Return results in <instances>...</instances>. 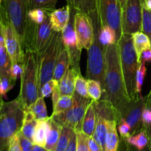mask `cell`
<instances>
[{"mask_svg": "<svg viewBox=\"0 0 151 151\" xmlns=\"http://www.w3.org/2000/svg\"><path fill=\"white\" fill-rule=\"evenodd\" d=\"M103 94V100L110 104L119 114V111L131 101L125 88L117 43L106 46L105 50Z\"/></svg>", "mask_w": 151, "mask_h": 151, "instance_id": "1", "label": "cell"}, {"mask_svg": "<svg viewBox=\"0 0 151 151\" xmlns=\"http://www.w3.org/2000/svg\"><path fill=\"white\" fill-rule=\"evenodd\" d=\"M21 75L19 99L24 110H28L39 97V61L37 52L25 51Z\"/></svg>", "mask_w": 151, "mask_h": 151, "instance_id": "2", "label": "cell"}, {"mask_svg": "<svg viewBox=\"0 0 151 151\" xmlns=\"http://www.w3.org/2000/svg\"><path fill=\"white\" fill-rule=\"evenodd\" d=\"M117 44L119 45L121 67L128 98L131 101L142 98L139 97L137 91L136 78L139 63L133 44L132 34L122 32Z\"/></svg>", "mask_w": 151, "mask_h": 151, "instance_id": "3", "label": "cell"}, {"mask_svg": "<svg viewBox=\"0 0 151 151\" xmlns=\"http://www.w3.org/2000/svg\"><path fill=\"white\" fill-rule=\"evenodd\" d=\"M24 109L19 97L0 104V151L8 148L12 139L21 131Z\"/></svg>", "mask_w": 151, "mask_h": 151, "instance_id": "4", "label": "cell"}, {"mask_svg": "<svg viewBox=\"0 0 151 151\" xmlns=\"http://www.w3.org/2000/svg\"><path fill=\"white\" fill-rule=\"evenodd\" d=\"M88 15H89L92 21L93 27H94V38L91 47L88 50L86 78L87 79L98 81L101 83L102 87H103L105 50L106 47L103 45L100 40L101 24H100L98 11L97 10Z\"/></svg>", "mask_w": 151, "mask_h": 151, "instance_id": "5", "label": "cell"}, {"mask_svg": "<svg viewBox=\"0 0 151 151\" xmlns=\"http://www.w3.org/2000/svg\"><path fill=\"white\" fill-rule=\"evenodd\" d=\"M62 32L53 31L52 36L45 51L38 55L39 61V89L47 81L53 78L58 58L63 49Z\"/></svg>", "mask_w": 151, "mask_h": 151, "instance_id": "6", "label": "cell"}, {"mask_svg": "<svg viewBox=\"0 0 151 151\" xmlns=\"http://www.w3.org/2000/svg\"><path fill=\"white\" fill-rule=\"evenodd\" d=\"M73 106L65 111L52 114V119L62 127L66 126L73 129L75 132L81 131L82 122L87 107L91 99L81 97L77 93L73 94Z\"/></svg>", "mask_w": 151, "mask_h": 151, "instance_id": "7", "label": "cell"}, {"mask_svg": "<svg viewBox=\"0 0 151 151\" xmlns=\"http://www.w3.org/2000/svg\"><path fill=\"white\" fill-rule=\"evenodd\" d=\"M8 22L16 31L23 48L27 20L28 0H2Z\"/></svg>", "mask_w": 151, "mask_h": 151, "instance_id": "8", "label": "cell"}, {"mask_svg": "<svg viewBox=\"0 0 151 151\" xmlns=\"http://www.w3.org/2000/svg\"><path fill=\"white\" fill-rule=\"evenodd\" d=\"M97 4L101 27L109 26L111 28L118 42L122 35V11L119 0H97Z\"/></svg>", "mask_w": 151, "mask_h": 151, "instance_id": "9", "label": "cell"}, {"mask_svg": "<svg viewBox=\"0 0 151 151\" xmlns=\"http://www.w3.org/2000/svg\"><path fill=\"white\" fill-rule=\"evenodd\" d=\"M76 10L71 8L70 18L68 24L62 31V41L63 47L69 53L71 60V67L75 69L78 74H81L80 60H81V51L79 48L76 33L74 25V18Z\"/></svg>", "mask_w": 151, "mask_h": 151, "instance_id": "10", "label": "cell"}, {"mask_svg": "<svg viewBox=\"0 0 151 151\" xmlns=\"http://www.w3.org/2000/svg\"><path fill=\"white\" fill-rule=\"evenodd\" d=\"M142 1L127 0L122 12V28L123 33L133 34L142 31Z\"/></svg>", "mask_w": 151, "mask_h": 151, "instance_id": "11", "label": "cell"}, {"mask_svg": "<svg viewBox=\"0 0 151 151\" xmlns=\"http://www.w3.org/2000/svg\"><path fill=\"white\" fill-rule=\"evenodd\" d=\"M74 25L79 48L88 50L94 38V27L89 15L83 12H75Z\"/></svg>", "mask_w": 151, "mask_h": 151, "instance_id": "12", "label": "cell"}, {"mask_svg": "<svg viewBox=\"0 0 151 151\" xmlns=\"http://www.w3.org/2000/svg\"><path fill=\"white\" fill-rule=\"evenodd\" d=\"M146 106L145 99L140 98L137 100L130 101L119 111L121 120H124L131 128V135L142 130V112Z\"/></svg>", "mask_w": 151, "mask_h": 151, "instance_id": "13", "label": "cell"}, {"mask_svg": "<svg viewBox=\"0 0 151 151\" xmlns=\"http://www.w3.org/2000/svg\"><path fill=\"white\" fill-rule=\"evenodd\" d=\"M4 46L11 60V64L23 63L24 51L19 36L8 20L6 21L4 24Z\"/></svg>", "mask_w": 151, "mask_h": 151, "instance_id": "14", "label": "cell"}, {"mask_svg": "<svg viewBox=\"0 0 151 151\" xmlns=\"http://www.w3.org/2000/svg\"><path fill=\"white\" fill-rule=\"evenodd\" d=\"M53 29L50 23V14L41 24H37L34 38V52L41 55L51 41Z\"/></svg>", "mask_w": 151, "mask_h": 151, "instance_id": "15", "label": "cell"}, {"mask_svg": "<svg viewBox=\"0 0 151 151\" xmlns=\"http://www.w3.org/2000/svg\"><path fill=\"white\" fill-rule=\"evenodd\" d=\"M71 7L69 4L55 9L50 13V23L52 28L56 32H62L68 24L70 18Z\"/></svg>", "mask_w": 151, "mask_h": 151, "instance_id": "16", "label": "cell"}, {"mask_svg": "<svg viewBox=\"0 0 151 151\" xmlns=\"http://www.w3.org/2000/svg\"><path fill=\"white\" fill-rule=\"evenodd\" d=\"M95 111L97 123H96L95 130H94L92 137L97 141V142L101 146L103 151H105L106 150V137H107L108 134V120L109 119L101 112L96 110V109Z\"/></svg>", "mask_w": 151, "mask_h": 151, "instance_id": "17", "label": "cell"}, {"mask_svg": "<svg viewBox=\"0 0 151 151\" xmlns=\"http://www.w3.org/2000/svg\"><path fill=\"white\" fill-rule=\"evenodd\" d=\"M77 74L76 71L71 67L63 75L58 83L60 96L73 95L75 93V80Z\"/></svg>", "mask_w": 151, "mask_h": 151, "instance_id": "18", "label": "cell"}, {"mask_svg": "<svg viewBox=\"0 0 151 151\" xmlns=\"http://www.w3.org/2000/svg\"><path fill=\"white\" fill-rule=\"evenodd\" d=\"M97 117H96V111L94 109V103L91 100V103L87 107L82 122L81 131L88 137H92L95 130Z\"/></svg>", "mask_w": 151, "mask_h": 151, "instance_id": "19", "label": "cell"}, {"mask_svg": "<svg viewBox=\"0 0 151 151\" xmlns=\"http://www.w3.org/2000/svg\"><path fill=\"white\" fill-rule=\"evenodd\" d=\"M70 66L71 60L69 53L66 48L63 47L60 51L58 58L57 62H56L54 74H53V79L56 80L59 82L63 75L66 72V71L70 68Z\"/></svg>", "mask_w": 151, "mask_h": 151, "instance_id": "20", "label": "cell"}, {"mask_svg": "<svg viewBox=\"0 0 151 151\" xmlns=\"http://www.w3.org/2000/svg\"><path fill=\"white\" fill-rule=\"evenodd\" d=\"M38 120H37L35 115L30 110H24L23 124H22L21 133L28 139L32 142L34 134L38 125Z\"/></svg>", "mask_w": 151, "mask_h": 151, "instance_id": "21", "label": "cell"}, {"mask_svg": "<svg viewBox=\"0 0 151 151\" xmlns=\"http://www.w3.org/2000/svg\"><path fill=\"white\" fill-rule=\"evenodd\" d=\"M133 44L137 53L139 63L141 62V56L143 52L148 49H151V42L149 37L142 31L134 32L132 34Z\"/></svg>", "mask_w": 151, "mask_h": 151, "instance_id": "22", "label": "cell"}, {"mask_svg": "<svg viewBox=\"0 0 151 151\" xmlns=\"http://www.w3.org/2000/svg\"><path fill=\"white\" fill-rule=\"evenodd\" d=\"M117 122L115 120H108V134L105 151H117L119 144L117 133Z\"/></svg>", "mask_w": 151, "mask_h": 151, "instance_id": "23", "label": "cell"}, {"mask_svg": "<svg viewBox=\"0 0 151 151\" xmlns=\"http://www.w3.org/2000/svg\"><path fill=\"white\" fill-rule=\"evenodd\" d=\"M50 119L51 118L50 116L43 120H38L32 139L33 144L45 147L47 134L50 128Z\"/></svg>", "mask_w": 151, "mask_h": 151, "instance_id": "24", "label": "cell"}, {"mask_svg": "<svg viewBox=\"0 0 151 151\" xmlns=\"http://www.w3.org/2000/svg\"><path fill=\"white\" fill-rule=\"evenodd\" d=\"M50 128L46 140L45 148L49 151H55L61 133L62 126L53 120L50 116Z\"/></svg>", "mask_w": 151, "mask_h": 151, "instance_id": "25", "label": "cell"}, {"mask_svg": "<svg viewBox=\"0 0 151 151\" xmlns=\"http://www.w3.org/2000/svg\"><path fill=\"white\" fill-rule=\"evenodd\" d=\"M67 4L71 8L77 11L83 12L86 14L97 10V0H67Z\"/></svg>", "mask_w": 151, "mask_h": 151, "instance_id": "26", "label": "cell"}, {"mask_svg": "<svg viewBox=\"0 0 151 151\" xmlns=\"http://www.w3.org/2000/svg\"><path fill=\"white\" fill-rule=\"evenodd\" d=\"M125 141L129 145L136 147L138 150H142L148 145V137L144 128L137 134L125 139Z\"/></svg>", "mask_w": 151, "mask_h": 151, "instance_id": "27", "label": "cell"}, {"mask_svg": "<svg viewBox=\"0 0 151 151\" xmlns=\"http://www.w3.org/2000/svg\"><path fill=\"white\" fill-rule=\"evenodd\" d=\"M28 110H30L33 113L37 120H43L49 117L46 103L42 97H38Z\"/></svg>", "mask_w": 151, "mask_h": 151, "instance_id": "28", "label": "cell"}, {"mask_svg": "<svg viewBox=\"0 0 151 151\" xmlns=\"http://www.w3.org/2000/svg\"><path fill=\"white\" fill-rule=\"evenodd\" d=\"M11 60L7 52L5 46L0 47V78L10 76Z\"/></svg>", "mask_w": 151, "mask_h": 151, "instance_id": "29", "label": "cell"}, {"mask_svg": "<svg viewBox=\"0 0 151 151\" xmlns=\"http://www.w3.org/2000/svg\"><path fill=\"white\" fill-rule=\"evenodd\" d=\"M87 90L91 99L94 101H99L103 94V87L98 81L87 79Z\"/></svg>", "mask_w": 151, "mask_h": 151, "instance_id": "30", "label": "cell"}, {"mask_svg": "<svg viewBox=\"0 0 151 151\" xmlns=\"http://www.w3.org/2000/svg\"><path fill=\"white\" fill-rule=\"evenodd\" d=\"M74 130L69 127L63 126L62 127L61 133H60V137L58 141L57 146L55 151H65L67 147L69 142L70 140L71 137L74 132Z\"/></svg>", "mask_w": 151, "mask_h": 151, "instance_id": "31", "label": "cell"}, {"mask_svg": "<svg viewBox=\"0 0 151 151\" xmlns=\"http://www.w3.org/2000/svg\"><path fill=\"white\" fill-rule=\"evenodd\" d=\"M100 40L103 46L113 44L116 42V36L115 32L109 26L101 27L100 32Z\"/></svg>", "mask_w": 151, "mask_h": 151, "instance_id": "32", "label": "cell"}, {"mask_svg": "<svg viewBox=\"0 0 151 151\" xmlns=\"http://www.w3.org/2000/svg\"><path fill=\"white\" fill-rule=\"evenodd\" d=\"M51 10H47V9L43 8H35L32 10H28L27 18L30 19L32 22L39 24H41L46 18L50 14Z\"/></svg>", "mask_w": 151, "mask_h": 151, "instance_id": "33", "label": "cell"}, {"mask_svg": "<svg viewBox=\"0 0 151 151\" xmlns=\"http://www.w3.org/2000/svg\"><path fill=\"white\" fill-rule=\"evenodd\" d=\"M142 1V32L149 37L151 42V10H149Z\"/></svg>", "mask_w": 151, "mask_h": 151, "instance_id": "34", "label": "cell"}, {"mask_svg": "<svg viewBox=\"0 0 151 151\" xmlns=\"http://www.w3.org/2000/svg\"><path fill=\"white\" fill-rule=\"evenodd\" d=\"M74 103L73 95H63L60 96V99L58 100L55 106L53 107L52 114L59 113V112L65 111L70 109Z\"/></svg>", "mask_w": 151, "mask_h": 151, "instance_id": "35", "label": "cell"}, {"mask_svg": "<svg viewBox=\"0 0 151 151\" xmlns=\"http://www.w3.org/2000/svg\"><path fill=\"white\" fill-rule=\"evenodd\" d=\"M75 92L81 97L91 99L87 90V80L85 79L81 74H77L75 76Z\"/></svg>", "mask_w": 151, "mask_h": 151, "instance_id": "36", "label": "cell"}, {"mask_svg": "<svg viewBox=\"0 0 151 151\" xmlns=\"http://www.w3.org/2000/svg\"><path fill=\"white\" fill-rule=\"evenodd\" d=\"M58 0H28L29 10L35 8H43L52 11L55 8Z\"/></svg>", "mask_w": 151, "mask_h": 151, "instance_id": "37", "label": "cell"}, {"mask_svg": "<svg viewBox=\"0 0 151 151\" xmlns=\"http://www.w3.org/2000/svg\"><path fill=\"white\" fill-rule=\"evenodd\" d=\"M147 69L145 66V63L141 61V63L139 65L138 69L137 72V78H136V82H137V91L140 97H142V88L143 83H144L145 77Z\"/></svg>", "mask_w": 151, "mask_h": 151, "instance_id": "38", "label": "cell"}, {"mask_svg": "<svg viewBox=\"0 0 151 151\" xmlns=\"http://www.w3.org/2000/svg\"><path fill=\"white\" fill-rule=\"evenodd\" d=\"M59 82L55 79H51L44 84L42 87L39 89V97H48L53 92L55 88L58 86Z\"/></svg>", "mask_w": 151, "mask_h": 151, "instance_id": "39", "label": "cell"}, {"mask_svg": "<svg viewBox=\"0 0 151 151\" xmlns=\"http://www.w3.org/2000/svg\"><path fill=\"white\" fill-rule=\"evenodd\" d=\"M15 83L12 81L11 77H4L0 78V95L6 97L7 93L12 89Z\"/></svg>", "mask_w": 151, "mask_h": 151, "instance_id": "40", "label": "cell"}, {"mask_svg": "<svg viewBox=\"0 0 151 151\" xmlns=\"http://www.w3.org/2000/svg\"><path fill=\"white\" fill-rule=\"evenodd\" d=\"M77 134V151H90L88 144V136L82 131H78Z\"/></svg>", "mask_w": 151, "mask_h": 151, "instance_id": "41", "label": "cell"}, {"mask_svg": "<svg viewBox=\"0 0 151 151\" xmlns=\"http://www.w3.org/2000/svg\"><path fill=\"white\" fill-rule=\"evenodd\" d=\"M7 20L3 5L0 6V47L4 46V24Z\"/></svg>", "mask_w": 151, "mask_h": 151, "instance_id": "42", "label": "cell"}, {"mask_svg": "<svg viewBox=\"0 0 151 151\" xmlns=\"http://www.w3.org/2000/svg\"><path fill=\"white\" fill-rule=\"evenodd\" d=\"M18 138H19L20 146L22 147V151H32V147H33V142L31 140L28 139L24 137L23 134L19 131L17 134Z\"/></svg>", "mask_w": 151, "mask_h": 151, "instance_id": "43", "label": "cell"}, {"mask_svg": "<svg viewBox=\"0 0 151 151\" xmlns=\"http://www.w3.org/2000/svg\"><path fill=\"white\" fill-rule=\"evenodd\" d=\"M117 125L118 131H119V134H120L122 138H124L125 139L128 138L130 136H131V128H130V126L128 125V123L126 122H125V121L122 119L117 124Z\"/></svg>", "mask_w": 151, "mask_h": 151, "instance_id": "44", "label": "cell"}, {"mask_svg": "<svg viewBox=\"0 0 151 151\" xmlns=\"http://www.w3.org/2000/svg\"><path fill=\"white\" fill-rule=\"evenodd\" d=\"M23 70V65L22 63H15L11 64L10 68V76H11L12 81L13 82H16V80L20 77Z\"/></svg>", "mask_w": 151, "mask_h": 151, "instance_id": "45", "label": "cell"}, {"mask_svg": "<svg viewBox=\"0 0 151 151\" xmlns=\"http://www.w3.org/2000/svg\"><path fill=\"white\" fill-rule=\"evenodd\" d=\"M142 119L143 127L148 126V125H151V108L145 106V108L143 110Z\"/></svg>", "mask_w": 151, "mask_h": 151, "instance_id": "46", "label": "cell"}, {"mask_svg": "<svg viewBox=\"0 0 151 151\" xmlns=\"http://www.w3.org/2000/svg\"><path fill=\"white\" fill-rule=\"evenodd\" d=\"M8 150L9 151H22L17 134H16V135L12 139L11 141H10V144H9Z\"/></svg>", "mask_w": 151, "mask_h": 151, "instance_id": "47", "label": "cell"}, {"mask_svg": "<svg viewBox=\"0 0 151 151\" xmlns=\"http://www.w3.org/2000/svg\"><path fill=\"white\" fill-rule=\"evenodd\" d=\"M65 151H77V134L74 131Z\"/></svg>", "mask_w": 151, "mask_h": 151, "instance_id": "48", "label": "cell"}, {"mask_svg": "<svg viewBox=\"0 0 151 151\" xmlns=\"http://www.w3.org/2000/svg\"><path fill=\"white\" fill-rule=\"evenodd\" d=\"M88 144L90 151H103L101 146L97 142L93 137H88Z\"/></svg>", "mask_w": 151, "mask_h": 151, "instance_id": "49", "label": "cell"}, {"mask_svg": "<svg viewBox=\"0 0 151 151\" xmlns=\"http://www.w3.org/2000/svg\"><path fill=\"white\" fill-rule=\"evenodd\" d=\"M52 106L54 107L60 97V91H59L58 86L56 87V88H55L53 92L52 93Z\"/></svg>", "mask_w": 151, "mask_h": 151, "instance_id": "50", "label": "cell"}, {"mask_svg": "<svg viewBox=\"0 0 151 151\" xmlns=\"http://www.w3.org/2000/svg\"><path fill=\"white\" fill-rule=\"evenodd\" d=\"M141 61L145 62V63L151 61V49H148L143 52L141 56Z\"/></svg>", "mask_w": 151, "mask_h": 151, "instance_id": "51", "label": "cell"}, {"mask_svg": "<svg viewBox=\"0 0 151 151\" xmlns=\"http://www.w3.org/2000/svg\"><path fill=\"white\" fill-rule=\"evenodd\" d=\"M125 151H150V147H149V145H147V147H146L145 149H143L142 150H138L136 147H134V146L131 145H129L128 142H127Z\"/></svg>", "mask_w": 151, "mask_h": 151, "instance_id": "52", "label": "cell"}, {"mask_svg": "<svg viewBox=\"0 0 151 151\" xmlns=\"http://www.w3.org/2000/svg\"><path fill=\"white\" fill-rule=\"evenodd\" d=\"M144 129H145L146 132H147V137H148V145L150 147V151H151V125H148V126L143 127Z\"/></svg>", "mask_w": 151, "mask_h": 151, "instance_id": "53", "label": "cell"}, {"mask_svg": "<svg viewBox=\"0 0 151 151\" xmlns=\"http://www.w3.org/2000/svg\"><path fill=\"white\" fill-rule=\"evenodd\" d=\"M32 151H49L44 147H42L41 145H33V147H32Z\"/></svg>", "mask_w": 151, "mask_h": 151, "instance_id": "54", "label": "cell"}, {"mask_svg": "<svg viewBox=\"0 0 151 151\" xmlns=\"http://www.w3.org/2000/svg\"><path fill=\"white\" fill-rule=\"evenodd\" d=\"M126 2H127V0H119V6H120L121 11H122V10H123L124 7H125Z\"/></svg>", "mask_w": 151, "mask_h": 151, "instance_id": "55", "label": "cell"}, {"mask_svg": "<svg viewBox=\"0 0 151 151\" xmlns=\"http://www.w3.org/2000/svg\"><path fill=\"white\" fill-rule=\"evenodd\" d=\"M143 2L145 4L146 7L151 10V0H143Z\"/></svg>", "mask_w": 151, "mask_h": 151, "instance_id": "56", "label": "cell"}, {"mask_svg": "<svg viewBox=\"0 0 151 151\" xmlns=\"http://www.w3.org/2000/svg\"><path fill=\"white\" fill-rule=\"evenodd\" d=\"M2 99H3V97H1V95H0V103H2V102H4V101H3Z\"/></svg>", "mask_w": 151, "mask_h": 151, "instance_id": "57", "label": "cell"}, {"mask_svg": "<svg viewBox=\"0 0 151 151\" xmlns=\"http://www.w3.org/2000/svg\"><path fill=\"white\" fill-rule=\"evenodd\" d=\"M2 5V0H0V6Z\"/></svg>", "mask_w": 151, "mask_h": 151, "instance_id": "58", "label": "cell"}, {"mask_svg": "<svg viewBox=\"0 0 151 151\" xmlns=\"http://www.w3.org/2000/svg\"><path fill=\"white\" fill-rule=\"evenodd\" d=\"M2 151H9V150H8V148H6L4 149V150H3Z\"/></svg>", "mask_w": 151, "mask_h": 151, "instance_id": "59", "label": "cell"}]
</instances>
